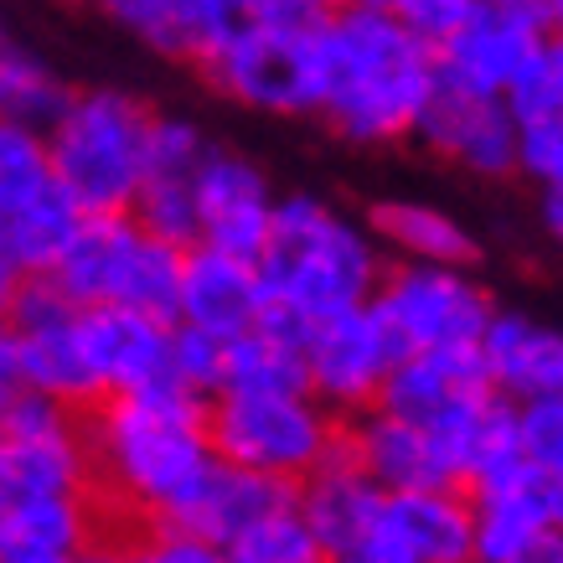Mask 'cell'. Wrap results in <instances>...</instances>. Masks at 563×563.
<instances>
[{"mask_svg": "<svg viewBox=\"0 0 563 563\" xmlns=\"http://www.w3.org/2000/svg\"><path fill=\"white\" fill-rule=\"evenodd\" d=\"M481 373L507 404H528L563 393V331L528 310H501L486 321L476 342Z\"/></svg>", "mask_w": 563, "mask_h": 563, "instance_id": "cell-20", "label": "cell"}, {"mask_svg": "<svg viewBox=\"0 0 563 563\" xmlns=\"http://www.w3.org/2000/svg\"><path fill=\"white\" fill-rule=\"evenodd\" d=\"M21 279H26V274L16 269V258H11L5 249H0V321H5V310H11V300H16Z\"/></svg>", "mask_w": 563, "mask_h": 563, "instance_id": "cell-38", "label": "cell"}, {"mask_svg": "<svg viewBox=\"0 0 563 563\" xmlns=\"http://www.w3.org/2000/svg\"><path fill=\"white\" fill-rule=\"evenodd\" d=\"M155 109L130 88L88 84L73 88L57 120L42 130L57 187L73 197L84 218L130 212L145 181V140Z\"/></svg>", "mask_w": 563, "mask_h": 563, "instance_id": "cell-4", "label": "cell"}, {"mask_svg": "<svg viewBox=\"0 0 563 563\" xmlns=\"http://www.w3.org/2000/svg\"><path fill=\"white\" fill-rule=\"evenodd\" d=\"M413 140L429 155H440L444 166L481 176V181L517 176V120L507 99H492V93L440 84L434 99L424 103V120H419Z\"/></svg>", "mask_w": 563, "mask_h": 563, "instance_id": "cell-16", "label": "cell"}, {"mask_svg": "<svg viewBox=\"0 0 563 563\" xmlns=\"http://www.w3.org/2000/svg\"><path fill=\"white\" fill-rule=\"evenodd\" d=\"M73 563H130L124 559V538H99V543L88 548V553H78Z\"/></svg>", "mask_w": 563, "mask_h": 563, "instance_id": "cell-39", "label": "cell"}, {"mask_svg": "<svg viewBox=\"0 0 563 563\" xmlns=\"http://www.w3.org/2000/svg\"><path fill=\"white\" fill-rule=\"evenodd\" d=\"M434 88V47L393 11L346 0L321 16V78L310 120H321L336 140L357 151L404 145L424 120Z\"/></svg>", "mask_w": 563, "mask_h": 563, "instance_id": "cell-2", "label": "cell"}, {"mask_svg": "<svg viewBox=\"0 0 563 563\" xmlns=\"http://www.w3.org/2000/svg\"><path fill=\"white\" fill-rule=\"evenodd\" d=\"M517 176L532 187H559L563 181V120H522L517 124Z\"/></svg>", "mask_w": 563, "mask_h": 563, "instance_id": "cell-32", "label": "cell"}, {"mask_svg": "<svg viewBox=\"0 0 563 563\" xmlns=\"http://www.w3.org/2000/svg\"><path fill=\"white\" fill-rule=\"evenodd\" d=\"M222 559L228 563H325V553L290 501V507H279V512L258 517L243 532H233L222 543Z\"/></svg>", "mask_w": 563, "mask_h": 563, "instance_id": "cell-28", "label": "cell"}, {"mask_svg": "<svg viewBox=\"0 0 563 563\" xmlns=\"http://www.w3.org/2000/svg\"><path fill=\"white\" fill-rule=\"evenodd\" d=\"M548 42V0H471V16L434 47L440 84L507 99Z\"/></svg>", "mask_w": 563, "mask_h": 563, "instance_id": "cell-11", "label": "cell"}, {"mask_svg": "<svg viewBox=\"0 0 563 563\" xmlns=\"http://www.w3.org/2000/svg\"><path fill=\"white\" fill-rule=\"evenodd\" d=\"M84 212L57 187L42 130L0 120V249L16 258L26 279L47 274L68 249Z\"/></svg>", "mask_w": 563, "mask_h": 563, "instance_id": "cell-9", "label": "cell"}, {"mask_svg": "<svg viewBox=\"0 0 563 563\" xmlns=\"http://www.w3.org/2000/svg\"><path fill=\"white\" fill-rule=\"evenodd\" d=\"M548 36L563 42V0H548Z\"/></svg>", "mask_w": 563, "mask_h": 563, "instance_id": "cell-41", "label": "cell"}, {"mask_svg": "<svg viewBox=\"0 0 563 563\" xmlns=\"http://www.w3.org/2000/svg\"><path fill=\"white\" fill-rule=\"evenodd\" d=\"M21 367H16V346H11V336H5V325H0V419H5V409L21 398Z\"/></svg>", "mask_w": 563, "mask_h": 563, "instance_id": "cell-36", "label": "cell"}, {"mask_svg": "<svg viewBox=\"0 0 563 563\" xmlns=\"http://www.w3.org/2000/svg\"><path fill=\"white\" fill-rule=\"evenodd\" d=\"M342 419L325 409L310 388L233 393L207 398V440L222 465H239L269 481H300L321 471L342 450Z\"/></svg>", "mask_w": 563, "mask_h": 563, "instance_id": "cell-6", "label": "cell"}, {"mask_svg": "<svg viewBox=\"0 0 563 563\" xmlns=\"http://www.w3.org/2000/svg\"><path fill=\"white\" fill-rule=\"evenodd\" d=\"M181 254L187 249L155 239L130 212H99V218H84L73 228L68 249L57 254V264L42 279H52L73 306H124L172 321Z\"/></svg>", "mask_w": 563, "mask_h": 563, "instance_id": "cell-7", "label": "cell"}, {"mask_svg": "<svg viewBox=\"0 0 563 563\" xmlns=\"http://www.w3.org/2000/svg\"><path fill=\"white\" fill-rule=\"evenodd\" d=\"M507 109L512 120H563V42L548 36L543 52L532 57L522 78L507 88Z\"/></svg>", "mask_w": 563, "mask_h": 563, "instance_id": "cell-29", "label": "cell"}, {"mask_svg": "<svg viewBox=\"0 0 563 563\" xmlns=\"http://www.w3.org/2000/svg\"><path fill=\"white\" fill-rule=\"evenodd\" d=\"M172 383L197 398H212L222 388V336L172 321Z\"/></svg>", "mask_w": 563, "mask_h": 563, "instance_id": "cell-31", "label": "cell"}, {"mask_svg": "<svg viewBox=\"0 0 563 563\" xmlns=\"http://www.w3.org/2000/svg\"><path fill=\"white\" fill-rule=\"evenodd\" d=\"M99 538V496H36L0 507V563H73Z\"/></svg>", "mask_w": 563, "mask_h": 563, "instance_id": "cell-22", "label": "cell"}, {"mask_svg": "<svg viewBox=\"0 0 563 563\" xmlns=\"http://www.w3.org/2000/svg\"><path fill=\"white\" fill-rule=\"evenodd\" d=\"M36 496H93L84 409L21 393L0 419V507Z\"/></svg>", "mask_w": 563, "mask_h": 563, "instance_id": "cell-10", "label": "cell"}, {"mask_svg": "<svg viewBox=\"0 0 563 563\" xmlns=\"http://www.w3.org/2000/svg\"><path fill=\"white\" fill-rule=\"evenodd\" d=\"M124 559L130 563H228L218 543H207V538L181 528H135V538H124Z\"/></svg>", "mask_w": 563, "mask_h": 563, "instance_id": "cell-33", "label": "cell"}, {"mask_svg": "<svg viewBox=\"0 0 563 563\" xmlns=\"http://www.w3.org/2000/svg\"><path fill=\"white\" fill-rule=\"evenodd\" d=\"M538 218H543V233L563 249V181L559 187H543V197H538Z\"/></svg>", "mask_w": 563, "mask_h": 563, "instance_id": "cell-37", "label": "cell"}, {"mask_svg": "<svg viewBox=\"0 0 563 563\" xmlns=\"http://www.w3.org/2000/svg\"><path fill=\"white\" fill-rule=\"evenodd\" d=\"M306 325L264 310L249 331L222 342V388L233 393H274V388H306V362H300ZM218 388V393H222Z\"/></svg>", "mask_w": 563, "mask_h": 563, "instance_id": "cell-27", "label": "cell"}, {"mask_svg": "<svg viewBox=\"0 0 563 563\" xmlns=\"http://www.w3.org/2000/svg\"><path fill=\"white\" fill-rule=\"evenodd\" d=\"M522 563H563V538H548L532 559H522Z\"/></svg>", "mask_w": 563, "mask_h": 563, "instance_id": "cell-40", "label": "cell"}, {"mask_svg": "<svg viewBox=\"0 0 563 563\" xmlns=\"http://www.w3.org/2000/svg\"><path fill=\"white\" fill-rule=\"evenodd\" d=\"M290 501H295L290 481H269V476H254V471H239V465L218 461L166 528L197 532V538L222 548L233 532H243L249 522H258V517L279 512V507H290Z\"/></svg>", "mask_w": 563, "mask_h": 563, "instance_id": "cell-26", "label": "cell"}, {"mask_svg": "<svg viewBox=\"0 0 563 563\" xmlns=\"http://www.w3.org/2000/svg\"><path fill=\"white\" fill-rule=\"evenodd\" d=\"M84 362L99 398L172 383V321L124 306H78Z\"/></svg>", "mask_w": 563, "mask_h": 563, "instance_id": "cell-17", "label": "cell"}, {"mask_svg": "<svg viewBox=\"0 0 563 563\" xmlns=\"http://www.w3.org/2000/svg\"><path fill=\"white\" fill-rule=\"evenodd\" d=\"M393 16L404 21L413 36H424L429 47H440L444 36L471 16V0H398Z\"/></svg>", "mask_w": 563, "mask_h": 563, "instance_id": "cell-34", "label": "cell"}, {"mask_svg": "<svg viewBox=\"0 0 563 563\" xmlns=\"http://www.w3.org/2000/svg\"><path fill=\"white\" fill-rule=\"evenodd\" d=\"M264 310L295 325L331 321L367 306L388 274V254L373 228L321 191H279L269 239L258 249Z\"/></svg>", "mask_w": 563, "mask_h": 563, "instance_id": "cell-3", "label": "cell"}, {"mask_svg": "<svg viewBox=\"0 0 563 563\" xmlns=\"http://www.w3.org/2000/svg\"><path fill=\"white\" fill-rule=\"evenodd\" d=\"M212 93L269 120L316 114L321 16H239L197 57Z\"/></svg>", "mask_w": 563, "mask_h": 563, "instance_id": "cell-5", "label": "cell"}, {"mask_svg": "<svg viewBox=\"0 0 563 563\" xmlns=\"http://www.w3.org/2000/svg\"><path fill=\"white\" fill-rule=\"evenodd\" d=\"M191 202H197V243L202 249L258 258L279 191L249 151L212 140L197 161V176H191Z\"/></svg>", "mask_w": 563, "mask_h": 563, "instance_id": "cell-15", "label": "cell"}, {"mask_svg": "<svg viewBox=\"0 0 563 563\" xmlns=\"http://www.w3.org/2000/svg\"><path fill=\"white\" fill-rule=\"evenodd\" d=\"M300 362H306V388L346 424V419L377 409L388 373L398 367V346H393L388 325L377 321V310L357 306L331 321L306 325Z\"/></svg>", "mask_w": 563, "mask_h": 563, "instance_id": "cell-13", "label": "cell"}, {"mask_svg": "<svg viewBox=\"0 0 563 563\" xmlns=\"http://www.w3.org/2000/svg\"><path fill=\"white\" fill-rule=\"evenodd\" d=\"M264 316V279L254 258L222 254L191 243L181 254V285H176V325H197L207 336H239Z\"/></svg>", "mask_w": 563, "mask_h": 563, "instance_id": "cell-19", "label": "cell"}, {"mask_svg": "<svg viewBox=\"0 0 563 563\" xmlns=\"http://www.w3.org/2000/svg\"><path fill=\"white\" fill-rule=\"evenodd\" d=\"M377 501H383V492L346 461V450H336L321 471H310L295 486V512L310 528V538L321 543L325 563H342L367 538V528H373V517H377Z\"/></svg>", "mask_w": 563, "mask_h": 563, "instance_id": "cell-24", "label": "cell"}, {"mask_svg": "<svg viewBox=\"0 0 563 563\" xmlns=\"http://www.w3.org/2000/svg\"><path fill=\"white\" fill-rule=\"evenodd\" d=\"M471 522H476V559L522 563L548 538H559V532L548 528L543 496H538V471L532 465L476 486L471 492Z\"/></svg>", "mask_w": 563, "mask_h": 563, "instance_id": "cell-25", "label": "cell"}, {"mask_svg": "<svg viewBox=\"0 0 563 563\" xmlns=\"http://www.w3.org/2000/svg\"><path fill=\"white\" fill-rule=\"evenodd\" d=\"M5 336L16 346V367H21V388L57 398L68 409H88L99 404L93 377L84 362V336H78V306L57 290L52 279H21L16 300L5 310Z\"/></svg>", "mask_w": 563, "mask_h": 563, "instance_id": "cell-12", "label": "cell"}, {"mask_svg": "<svg viewBox=\"0 0 563 563\" xmlns=\"http://www.w3.org/2000/svg\"><path fill=\"white\" fill-rule=\"evenodd\" d=\"M93 496L130 528H166L218 465L207 440V398L155 383L84 409Z\"/></svg>", "mask_w": 563, "mask_h": 563, "instance_id": "cell-1", "label": "cell"}, {"mask_svg": "<svg viewBox=\"0 0 563 563\" xmlns=\"http://www.w3.org/2000/svg\"><path fill=\"white\" fill-rule=\"evenodd\" d=\"M476 522L465 486H419L383 492L377 517L342 563H471Z\"/></svg>", "mask_w": 563, "mask_h": 563, "instance_id": "cell-14", "label": "cell"}, {"mask_svg": "<svg viewBox=\"0 0 563 563\" xmlns=\"http://www.w3.org/2000/svg\"><path fill=\"white\" fill-rule=\"evenodd\" d=\"M367 228L383 254L398 264H450V269H476L481 239L471 233V222L455 218L450 207L424 202V197H383L367 212Z\"/></svg>", "mask_w": 563, "mask_h": 563, "instance_id": "cell-23", "label": "cell"}, {"mask_svg": "<svg viewBox=\"0 0 563 563\" xmlns=\"http://www.w3.org/2000/svg\"><path fill=\"white\" fill-rule=\"evenodd\" d=\"M103 21H114L140 47L197 63L239 16H249V0H88Z\"/></svg>", "mask_w": 563, "mask_h": 563, "instance_id": "cell-21", "label": "cell"}, {"mask_svg": "<svg viewBox=\"0 0 563 563\" xmlns=\"http://www.w3.org/2000/svg\"><path fill=\"white\" fill-rule=\"evenodd\" d=\"M362 5H383V11H393V5H398V0H362Z\"/></svg>", "mask_w": 563, "mask_h": 563, "instance_id": "cell-42", "label": "cell"}, {"mask_svg": "<svg viewBox=\"0 0 563 563\" xmlns=\"http://www.w3.org/2000/svg\"><path fill=\"white\" fill-rule=\"evenodd\" d=\"M346 461L373 481L377 492H419V486H461L455 461L424 424L404 413L367 409L342 429Z\"/></svg>", "mask_w": 563, "mask_h": 563, "instance_id": "cell-18", "label": "cell"}, {"mask_svg": "<svg viewBox=\"0 0 563 563\" xmlns=\"http://www.w3.org/2000/svg\"><path fill=\"white\" fill-rule=\"evenodd\" d=\"M367 306L388 325L398 357H440V352H476L481 331L496 316V295L481 285L476 269L388 264Z\"/></svg>", "mask_w": 563, "mask_h": 563, "instance_id": "cell-8", "label": "cell"}, {"mask_svg": "<svg viewBox=\"0 0 563 563\" xmlns=\"http://www.w3.org/2000/svg\"><path fill=\"white\" fill-rule=\"evenodd\" d=\"M21 57H26V42H21L16 26L5 21V11H0V109H5V88H11V78H16Z\"/></svg>", "mask_w": 563, "mask_h": 563, "instance_id": "cell-35", "label": "cell"}, {"mask_svg": "<svg viewBox=\"0 0 563 563\" xmlns=\"http://www.w3.org/2000/svg\"><path fill=\"white\" fill-rule=\"evenodd\" d=\"M512 424H517L522 461H528L532 471H559L563 476V393L512 404Z\"/></svg>", "mask_w": 563, "mask_h": 563, "instance_id": "cell-30", "label": "cell"}, {"mask_svg": "<svg viewBox=\"0 0 563 563\" xmlns=\"http://www.w3.org/2000/svg\"><path fill=\"white\" fill-rule=\"evenodd\" d=\"M471 563H501V559H471Z\"/></svg>", "mask_w": 563, "mask_h": 563, "instance_id": "cell-43", "label": "cell"}]
</instances>
